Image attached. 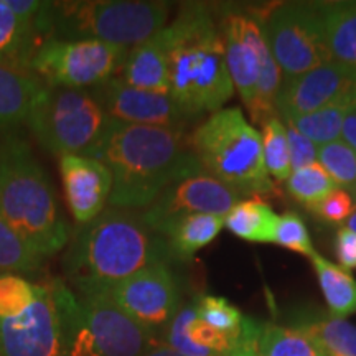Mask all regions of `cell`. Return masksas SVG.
I'll list each match as a JSON object with an SVG mask.
<instances>
[{
	"label": "cell",
	"instance_id": "6da1fadb",
	"mask_svg": "<svg viewBox=\"0 0 356 356\" xmlns=\"http://www.w3.org/2000/svg\"><path fill=\"white\" fill-rule=\"evenodd\" d=\"M88 157L109 168V207L126 211H144L178 180L204 173L191 154L185 129L137 126L115 119H109Z\"/></svg>",
	"mask_w": 356,
	"mask_h": 356
},
{
	"label": "cell",
	"instance_id": "7a4b0ae2",
	"mask_svg": "<svg viewBox=\"0 0 356 356\" xmlns=\"http://www.w3.org/2000/svg\"><path fill=\"white\" fill-rule=\"evenodd\" d=\"M168 261L165 239L140 215L108 207L71 234L63 269L78 293H91Z\"/></svg>",
	"mask_w": 356,
	"mask_h": 356
},
{
	"label": "cell",
	"instance_id": "3957f363",
	"mask_svg": "<svg viewBox=\"0 0 356 356\" xmlns=\"http://www.w3.org/2000/svg\"><path fill=\"white\" fill-rule=\"evenodd\" d=\"M170 42L168 95L195 121L222 109L234 95L220 25L207 3H185L165 25Z\"/></svg>",
	"mask_w": 356,
	"mask_h": 356
},
{
	"label": "cell",
	"instance_id": "277c9868",
	"mask_svg": "<svg viewBox=\"0 0 356 356\" xmlns=\"http://www.w3.org/2000/svg\"><path fill=\"white\" fill-rule=\"evenodd\" d=\"M0 213L40 259L68 246L55 190L20 132L0 137Z\"/></svg>",
	"mask_w": 356,
	"mask_h": 356
},
{
	"label": "cell",
	"instance_id": "5b68a950",
	"mask_svg": "<svg viewBox=\"0 0 356 356\" xmlns=\"http://www.w3.org/2000/svg\"><path fill=\"white\" fill-rule=\"evenodd\" d=\"M167 2L145 0H66L44 2L37 33L40 42H102L126 50L139 47L165 26ZM40 43V44H42Z\"/></svg>",
	"mask_w": 356,
	"mask_h": 356
},
{
	"label": "cell",
	"instance_id": "8992f818",
	"mask_svg": "<svg viewBox=\"0 0 356 356\" xmlns=\"http://www.w3.org/2000/svg\"><path fill=\"white\" fill-rule=\"evenodd\" d=\"M188 145L208 175L243 197L262 198L277 191L267 173L261 134L239 108L208 115L188 136Z\"/></svg>",
	"mask_w": 356,
	"mask_h": 356
},
{
	"label": "cell",
	"instance_id": "52a82bcc",
	"mask_svg": "<svg viewBox=\"0 0 356 356\" xmlns=\"http://www.w3.org/2000/svg\"><path fill=\"white\" fill-rule=\"evenodd\" d=\"M68 356H142L155 332L96 293H76L53 282Z\"/></svg>",
	"mask_w": 356,
	"mask_h": 356
},
{
	"label": "cell",
	"instance_id": "ba28073f",
	"mask_svg": "<svg viewBox=\"0 0 356 356\" xmlns=\"http://www.w3.org/2000/svg\"><path fill=\"white\" fill-rule=\"evenodd\" d=\"M109 115L88 89L40 83L30 106L26 129L47 152L88 155L108 127Z\"/></svg>",
	"mask_w": 356,
	"mask_h": 356
},
{
	"label": "cell",
	"instance_id": "9c48e42d",
	"mask_svg": "<svg viewBox=\"0 0 356 356\" xmlns=\"http://www.w3.org/2000/svg\"><path fill=\"white\" fill-rule=\"evenodd\" d=\"M234 91L256 124L275 115L282 71L267 47L261 22L251 12L228 10L218 22Z\"/></svg>",
	"mask_w": 356,
	"mask_h": 356
},
{
	"label": "cell",
	"instance_id": "30bf717a",
	"mask_svg": "<svg viewBox=\"0 0 356 356\" xmlns=\"http://www.w3.org/2000/svg\"><path fill=\"white\" fill-rule=\"evenodd\" d=\"M284 79L332 63L318 2H282L254 15Z\"/></svg>",
	"mask_w": 356,
	"mask_h": 356
},
{
	"label": "cell",
	"instance_id": "8fae6325",
	"mask_svg": "<svg viewBox=\"0 0 356 356\" xmlns=\"http://www.w3.org/2000/svg\"><path fill=\"white\" fill-rule=\"evenodd\" d=\"M129 51L115 44L47 40L35 50L30 73L40 83L71 89H95L121 73Z\"/></svg>",
	"mask_w": 356,
	"mask_h": 356
},
{
	"label": "cell",
	"instance_id": "7c38bea8",
	"mask_svg": "<svg viewBox=\"0 0 356 356\" xmlns=\"http://www.w3.org/2000/svg\"><path fill=\"white\" fill-rule=\"evenodd\" d=\"M91 293L106 297L154 332L172 322L181 300L180 287L167 264L147 267L122 282Z\"/></svg>",
	"mask_w": 356,
	"mask_h": 356
},
{
	"label": "cell",
	"instance_id": "4fadbf2b",
	"mask_svg": "<svg viewBox=\"0 0 356 356\" xmlns=\"http://www.w3.org/2000/svg\"><path fill=\"white\" fill-rule=\"evenodd\" d=\"M0 356H68L53 282L29 309L0 318Z\"/></svg>",
	"mask_w": 356,
	"mask_h": 356
},
{
	"label": "cell",
	"instance_id": "5bb4252c",
	"mask_svg": "<svg viewBox=\"0 0 356 356\" xmlns=\"http://www.w3.org/2000/svg\"><path fill=\"white\" fill-rule=\"evenodd\" d=\"M241 198L243 195L204 172L168 186L147 210L140 213V218L150 229L159 233L168 221L181 216H226Z\"/></svg>",
	"mask_w": 356,
	"mask_h": 356
},
{
	"label": "cell",
	"instance_id": "9a60e30c",
	"mask_svg": "<svg viewBox=\"0 0 356 356\" xmlns=\"http://www.w3.org/2000/svg\"><path fill=\"white\" fill-rule=\"evenodd\" d=\"M91 92L106 114L115 121L170 129H186V124L191 122L170 95L132 88L119 74L91 89Z\"/></svg>",
	"mask_w": 356,
	"mask_h": 356
},
{
	"label": "cell",
	"instance_id": "2e32d148",
	"mask_svg": "<svg viewBox=\"0 0 356 356\" xmlns=\"http://www.w3.org/2000/svg\"><path fill=\"white\" fill-rule=\"evenodd\" d=\"M353 92H356V74L332 61L300 76L282 79L275 97V111L286 121L315 113Z\"/></svg>",
	"mask_w": 356,
	"mask_h": 356
},
{
	"label": "cell",
	"instance_id": "e0dca14e",
	"mask_svg": "<svg viewBox=\"0 0 356 356\" xmlns=\"http://www.w3.org/2000/svg\"><path fill=\"white\" fill-rule=\"evenodd\" d=\"M58 167L66 204L78 225H86L109 207L113 175L104 163L88 155H63Z\"/></svg>",
	"mask_w": 356,
	"mask_h": 356
},
{
	"label": "cell",
	"instance_id": "ac0fdd59",
	"mask_svg": "<svg viewBox=\"0 0 356 356\" xmlns=\"http://www.w3.org/2000/svg\"><path fill=\"white\" fill-rule=\"evenodd\" d=\"M163 29L152 38L129 51L126 63L119 73V78L129 86L168 95L170 42Z\"/></svg>",
	"mask_w": 356,
	"mask_h": 356
},
{
	"label": "cell",
	"instance_id": "d6986e66",
	"mask_svg": "<svg viewBox=\"0 0 356 356\" xmlns=\"http://www.w3.org/2000/svg\"><path fill=\"white\" fill-rule=\"evenodd\" d=\"M291 322L327 356H356V327L346 318L302 307L292 312Z\"/></svg>",
	"mask_w": 356,
	"mask_h": 356
},
{
	"label": "cell",
	"instance_id": "ffe728a7",
	"mask_svg": "<svg viewBox=\"0 0 356 356\" xmlns=\"http://www.w3.org/2000/svg\"><path fill=\"white\" fill-rule=\"evenodd\" d=\"M225 228V216L188 215L168 221L159 229L165 239L170 259L190 261L191 257L211 244Z\"/></svg>",
	"mask_w": 356,
	"mask_h": 356
},
{
	"label": "cell",
	"instance_id": "44dd1931",
	"mask_svg": "<svg viewBox=\"0 0 356 356\" xmlns=\"http://www.w3.org/2000/svg\"><path fill=\"white\" fill-rule=\"evenodd\" d=\"M333 63L356 74V0L318 2Z\"/></svg>",
	"mask_w": 356,
	"mask_h": 356
},
{
	"label": "cell",
	"instance_id": "7402d4cb",
	"mask_svg": "<svg viewBox=\"0 0 356 356\" xmlns=\"http://www.w3.org/2000/svg\"><path fill=\"white\" fill-rule=\"evenodd\" d=\"M40 81L32 73L0 65V137L26 126Z\"/></svg>",
	"mask_w": 356,
	"mask_h": 356
},
{
	"label": "cell",
	"instance_id": "603a6c76",
	"mask_svg": "<svg viewBox=\"0 0 356 356\" xmlns=\"http://www.w3.org/2000/svg\"><path fill=\"white\" fill-rule=\"evenodd\" d=\"M279 215L261 197H251L236 203L225 216V228L231 234L249 243L273 244Z\"/></svg>",
	"mask_w": 356,
	"mask_h": 356
},
{
	"label": "cell",
	"instance_id": "cb8c5ba5",
	"mask_svg": "<svg viewBox=\"0 0 356 356\" xmlns=\"http://www.w3.org/2000/svg\"><path fill=\"white\" fill-rule=\"evenodd\" d=\"M38 47L37 32L12 12L7 0H0V65L30 73V61Z\"/></svg>",
	"mask_w": 356,
	"mask_h": 356
},
{
	"label": "cell",
	"instance_id": "d4e9b609",
	"mask_svg": "<svg viewBox=\"0 0 356 356\" xmlns=\"http://www.w3.org/2000/svg\"><path fill=\"white\" fill-rule=\"evenodd\" d=\"M318 277L323 299L327 302L328 314L337 318H346L356 314V280L348 270L325 259L315 252L309 257Z\"/></svg>",
	"mask_w": 356,
	"mask_h": 356
},
{
	"label": "cell",
	"instance_id": "484cf974",
	"mask_svg": "<svg viewBox=\"0 0 356 356\" xmlns=\"http://www.w3.org/2000/svg\"><path fill=\"white\" fill-rule=\"evenodd\" d=\"M353 109H356V92L340 97L338 101L315 111V113L286 119V122H291L315 145H325L340 139L343 124Z\"/></svg>",
	"mask_w": 356,
	"mask_h": 356
},
{
	"label": "cell",
	"instance_id": "4316f807",
	"mask_svg": "<svg viewBox=\"0 0 356 356\" xmlns=\"http://www.w3.org/2000/svg\"><path fill=\"white\" fill-rule=\"evenodd\" d=\"M259 356H327L310 338L292 327L262 322Z\"/></svg>",
	"mask_w": 356,
	"mask_h": 356
},
{
	"label": "cell",
	"instance_id": "83f0119b",
	"mask_svg": "<svg viewBox=\"0 0 356 356\" xmlns=\"http://www.w3.org/2000/svg\"><path fill=\"white\" fill-rule=\"evenodd\" d=\"M262 154L269 177L277 181H287L292 173L291 150H289L286 124L277 114L262 124Z\"/></svg>",
	"mask_w": 356,
	"mask_h": 356
},
{
	"label": "cell",
	"instance_id": "f1b7e54d",
	"mask_svg": "<svg viewBox=\"0 0 356 356\" xmlns=\"http://www.w3.org/2000/svg\"><path fill=\"white\" fill-rule=\"evenodd\" d=\"M42 262L0 213V273L35 274Z\"/></svg>",
	"mask_w": 356,
	"mask_h": 356
},
{
	"label": "cell",
	"instance_id": "f546056e",
	"mask_svg": "<svg viewBox=\"0 0 356 356\" xmlns=\"http://www.w3.org/2000/svg\"><path fill=\"white\" fill-rule=\"evenodd\" d=\"M338 186L332 180L330 175L323 170L320 163H312L309 167L299 168L292 172L286 181V190L297 203L310 208L312 204L318 203L328 193L337 190Z\"/></svg>",
	"mask_w": 356,
	"mask_h": 356
},
{
	"label": "cell",
	"instance_id": "4dcf8cb0",
	"mask_svg": "<svg viewBox=\"0 0 356 356\" xmlns=\"http://www.w3.org/2000/svg\"><path fill=\"white\" fill-rule=\"evenodd\" d=\"M317 162L330 175L338 188L356 193V150L338 139L318 145Z\"/></svg>",
	"mask_w": 356,
	"mask_h": 356
},
{
	"label": "cell",
	"instance_id": "1f68e13d",
	"mask_svg": "<svg viewBox=\"0 0 356 356\" xmlns=\"http://www.w3.org/2000/svg\"><path fill=\"white\" fill-rule=\"evenodd\" d=\"M42 284H35L25 275L0 273V318L12 317L29 309L38 297Z\"/></svg>",
	"mask_w": 356,
	"mask_h": 356
},
{
	"label": "cell",
	"instance_id": "d6a6232c",
	"mask_svg": "<svg viewBox=\"0 0 356 356\" xmlns=\"http://www.w3.org/2000/svg\"><path fill=\"white\" fill-rule=\"evenodd\" d=\"M193 305L198 318L215 327L216 330L225 333H238L241 330L244 315L225 297L202 296L198 300H195Z\"/></svg>",
	"mask_w": 356,
	"mask_h": 356
},
{
	"label": "cell",
	"instance_id": "836d02e7",
	"mask_svg": "<svg viewBox=\"0 0 356 356\" xmlns=\"http://www.w3.org/2000/svg\"><path fill=\"white\" fill-rule=\"evenodd\" d=\"M280 248H286L289 251L297 252V254L312 257L315 254V248L312 244L309 229L302 218L293 211H287L279 215L277 228H275L274 243Z\"/></svg>",
	"mask_w": 356,
	"mask_h": 356
},
{
	"label": "cell",
	"instance_id": "e575fe53",
	"mask_svg": "<svg viewBox=\"0 0 356 356\" xmlns=\"http://www.w3.org/2000/svg\"><path fill=\"white\" fill-rule=\"evenodd\" d=\"M197 315L195 305L190 304L184 307V309L178 310V314L173 317V320L168 323V332H167V345L180 353L181 356H213L210 351L200 348L188 338L186 328L191 318Z\"/></svg>",
	"mask_w": 356,
	"mask_h": 356
},
{
	"label": "cell",
	"instance_id": "d590c367",
	"mask_svg": "<svg viewBox=\"0 0 356 356\" xmlns=\"http://www.w3.org/2000/svg\"><path fill=\"white\" fill-rule=\"evenodd\" d=\"M353 208V197L346 190L337 188L318 203L312 204L309 211L320 221L328 222V225H340L348 220Z\"/></svg>",
	"mask_w": 356,
	"mask_h": 356
},
{
	"label": "cell",
	"instance_id": "8d00e7d4",
	"mask_svg": "<svg viewBox=\"0 0 356 356\" xmlns=\"http://www.w3.org/2000/svg\"><path fill=\"white\" fill-rule=\"evenodd\" d=\"M287 129V140L289 150H291V165L292 172L299 170V168L309 167L312 163H317L318 145H315L310 139H307L304 134H300L291 122H286Z\"/></svg>",
	"mask_w": 356,
	"mask_h": 356
},
{
	"label": "cell",
	"instance_id": "74e56055",
	"mask_svg": "<svg viewBox=\"0 0 356 356\" xmlns=\"http://www.w3.org/2000/svg\"><path fill=\"white\" fill-rule=\"evenodd\" d=\"M333 251L338 261V266L345 270L356 269V233L350 228H338L333 243Z\"/></svg>",
	"mask_w": 356,
	"mask_h": 356
},
{
	"label": "cell",
	"instance_id": "f35d334b",
	"mask_svg": "<svg viewBox=\"0 0 356 356\" xmlns=\"http://www.w3.org/2000/svg\"><path fill=\"white\" fill-rule=\"evenodd\" d=\"M341 137H343V140L351 149L356 150V109L351 111V114L346 118L343 131H341Z\"/></svg>",
	"mask_w": 356,
	"mask_h": 356
},
{
	"label": "cell",
	"instance_id": "ab89813d",
	"mask_svg": "<svg viewBox=\"0 0 356 356\" xmlns=\"http://www.w3.org/2000/svg\"><path fill=\"white\" fill-rule=\"evenodd\" d=\"M142 356H181V355L177 353V351L170 348L167 343H160V345L150 346V348L147 350Z\"/></svg>",
	"mask_w": 356,
	"mask_h": 356
},
{
	"label": "cell",
	"instance_id": "60d3db41",
	"mask_svg": "<svg viewBox=\"0 0 356 356\" xmlns=\"http://www.w3.org/2000/svg\"><path fill=\"white\" fill-rule=\"evenodd\" d=\"M346 228H350L351 231H355L356 233V207L353 208V211H351L348 220H346Z\"/></svg>",
	"mask_w": 356,
	"mask_h": 356
},
{
	"label": "cell",
	"instance_id": "b9f144b4",
	"mask_svg": "<svg viewBox=\"0 0 356 356\" xmlns=\"http://www.w3.org/2000/svg\"><path fill=\"white\" fill-rule=\"evenodd\" d=\"M355 195H356V193H355Z\"/></svg>",
	"mask_w": 356,
	"mask_h": 356
}]
</instances>
